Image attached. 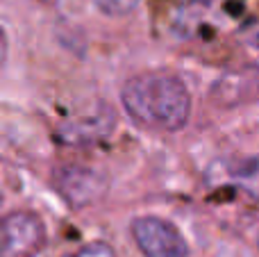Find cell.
<instances>
[{
  "label": "cell",
  "mask_w": 259,
  "mask_h": 257,
  "mask_svg": "<svg viewBox=\"0 0 259 257\" xmlns=\"http://www.w3.org/2000/svg\"><path fill=\"white\" fill-rule=\"evenodd\" d=\"M53 187L68 207L80 209L91 203H98L107 194V178L89 166L68 164L55 171Z\"/></svg>",
  "instance_id": "3"
},
{
  "label": "cell",
  "mask_w": 259,
  "mask_h": 257,
  "mask_svg": "<svg viewBox=\"0 0 259 257\" xmlns=\"http://www.w3.org/2000/svg\"><path fill=\"white\" fill-rule=\"evenodd\" d=\"M46 246V226L32 212H12L0 226V257H36Z\"/></svg>",
  "instance_id": "2"
},
{
  "label": "cell",
  "mask_w": 259,
  "mask_h": 257,
  "mask_svg": "<svg viewBox=\"0 0 259 257\" xmlns=\"http://www.w3.org/2000/svg\"><path fill=\"white\" fill-rule=\"evenodd\" d=\"M121 103L143 127L178 132L191 114V96L184 82L170 73H139L123 84Z\"/></svg>",
  "instance_id": "1"
},
{
  "label": "cell",
  "mask_w": 259,
  "mask_h": 257,
  "mask_svg": "<svg viewBox=\"0 0 259 257\" xmlns=\"http://www.w3.org/2000/svg\"><path fill=\"white\" fill-rule=\"evenodd\" d=\"M96 7L107 16H125L139 5V0H94Z\"/></svg>",
  "instance_id": "5"
},
{
  "label": "cell",
  "mask_w": 259,
  "mask_h": 257,
  "mask_svg": "<svg viewBox=\"0 0 259 257\" xmlns=\"http://www.w3.org/2000/svg\"><path fill=\"white\" fill-rule=\"evenodd\" d=\"M66 257H116V253H114V248L109 244H105V241H94V244L82 246L75 253H68Z\"/></svg>",
  "instance_id": "6"
},
{
  "label": "cell",
  "mask_w": 259,
  "mask_h": 257,
  "mask_svg": "<svg viewBox=\"0 0 259 257\" xmlns=\"http://www.w3.org/2000/svg\"><path fill=\"white\" fill-rule=\"evenodd\" d=\"M134 244L146 257H187V241L173 223L157 217H139L130 226Z\"/></svg>",
  "instance_id": "4"
}]
</instances>
